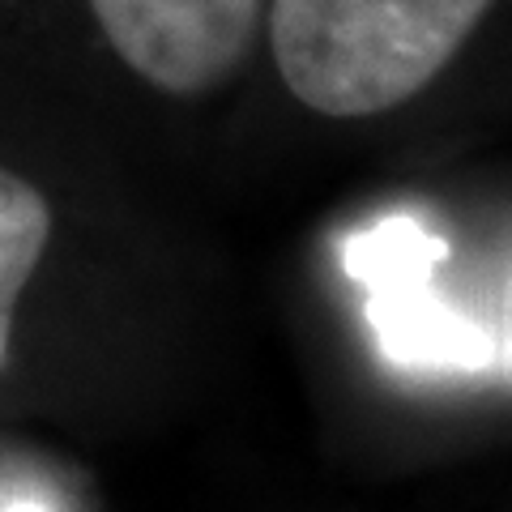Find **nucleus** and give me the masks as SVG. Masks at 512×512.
<instances>
[{
  "mask_svg": "<svg viewBox=\"0 0 512 512\" xmlns=\"http://www.w3.org/2000/svg\"><path fill=\"white\" fill-rule=\"evenodd\" d=\"M487 9L491 0H274L269 43L303 107L359 120L427 90Z\"/></svg>",
  "mask_w": 512,
  "mask_h": 512,
  "instance_id": "f257e3e1",
  "label": "nucleus"
},
{
  "mask_svg": "<svg viewBox=\"0 0 512 512\" xmlns=\"http://www.w3.org/2000/svg\"><path fill=\"white\" fill-rule=\"evenodd\" d=\"M444 256L448 239L419 214H384L342 239L346 278L363 286L367 325L384 359L406 372H483L500 342L440 295Z\"/></svg>",
  "mask_w": 512,
  "mask_h": 512,
  "instance_id": "f03ea898",
  "label": "nucleus"
},
{
  "mask_svg": "<svg viewBox=\"0 0 512 512\" xmlns=\"http://www.w3.org/2000/svg\"><path fill=\"white\" fill-rule=\"evenodd\" d=\"M265 0H90L116 56L167 94H201L248 56Z\"/></svg>",
  "mask_w": 512,
  "mask_h": 512,
  "instance_id": "7ed1b4c3",
  "label": "nucleus"
},
{
  "mask_svg": "<svg viewBox=\"0 0 512 512\" xmlns=\"http://www.w3.org/2000/svg\"><path fill=\"white\" fill-rule=\"evenodd\" d=\"M47 235H52V210L43 192L0 167V367L9 359L18 295L43 261Z\"/></svg>",
  "mask_w": 512,
  "mask_h": 512,
  "instance_id": "20e7f679",
  "label": "nucleus"
},
{
  "mask_svg": "<svg viewBox=\"0 0 512 512\" xmlns=\"http://www.w3.org/2000/svg\"><path fill=\"white\" fill-rule=\"evenodd\" d=\"M5 512H52L47 504H39V500H13Z\"/></svg>",
  "mask_w": 512,
  "mask_h": 512,
  "instance_id": "39448f33",
  "label": "nucleus"
},
{
  "mask_svg": "<svg viewBox=\"0 0 512 512\" xmlns=\"http://www.w3.org/2000/svg\"><path fill=\"white\" fill-rule=\"evenodd\" d=\"M508 363H512V333H508Z\"/></svg>",
  "mask_w": 512,
  "mask_h": 512,
  "instance_id": "423d86ee",
  "label": "nucleus"
}]
</instances>
